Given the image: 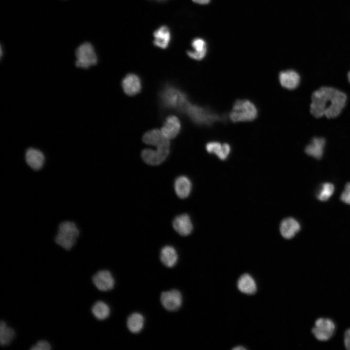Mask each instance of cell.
Segmentation results:
<instances>
[{"instance_id":"obj_1","label":"cell","mask_w":350,"mask_h":350,"mask_svg":"<svg viewBox=\"0 0 350 350\" xmlns=\"http://www.w3.org/2000/svg\"><path fill=\"white\" fill-rule=\"evenodd\" d=\"M311 100L310 112L314 117L334 118L344 107L347 96L334 88L323 86L313 92Z\"/></svg>"},{"instance_id":"obj_2","label":"cell","mask_w":350,"mask_h":350,"mask_svg":"<svg viewBox=\"0 0 350 350\" xmlns=\"http://www.w3.org/2000/svg\"><path fill=\"white\" fill-rule=\"evenodd\" d=\"M159 98L164 108L182 111L189 103L186 95L171 85H167L163 88L160 92Z\"/></svg>"},{"instance_id":"obj_3","label":"cell","mask_w":350,"mask_h":350,"mask_svg":"<svg viewBox=\"0 0 350 350\" xmlns=\"http://www.w3.org/2000/svg\"><path fill=\"white\" fill-rule=\"evenodd\" d=\"M257 115L258 109L252 102L240 99L234 103L229 118L234 122H246L253 121Z\"/></svg>"},{"instance_id":"obj_4","label":"cell","mask_w":350,"mask_h":350,"mask_svg":"<svg viewBox=\"0 0 350 350\" xmlns=\"http://www.w3.org/2000/svg\"><path fill=\"white\" fill-rule=\"evenodd\" d=\"M79 234V230L73 222L64 221L58 226L55 242L63 248L69 250L75 245Z\"/></svg>"},{"instance_id":"obj_5","label":"cell","mask_w":350,"mask_h":350,"mask_svg":"<svg viewBox=\"0 0 350 350\" xmlns=\"http://www.w3.org/2000/svg\"><path fill=\"white\" fill-rule=\"evenodd\" d=\"M183 112L186 113L194 123L200 125H210L222 119L221 116L210 109L192 105L190 102Z\"/></svg>"},{"instance_id":"obj_6","label":"cell","mask_w":350,"mask_h":350,"mask_svg":"<svg viewBox=\"0 0 350 350\" xmlns=\"http://www.w3.org/2000/svg\"><path fill=\"white\" fill-rule=\"evenodd\" d=\"M75 66L83 69H88L96 65L98 57L93 44L89 41L81 43L75 50Z\"/></svg>"},{"instance_id":"obj_7","label":"cell","mask_w":350,"mask_h":350,"mask_svg":"<svg viewBox=\"0 0 350 350\" xmlns=\"http://www.w3.org/2000/svg\"><path fill=\"white\" fill-rule=\"evenodd\" d=\"M335 328V323L332 319L320 317L316 320L312 332L318 340L325 341L332 336Z\"/></svg>"},{"instance_id":"obj_8","label":"cell","mask_w":350,"mask_h":350,"mask_svg":"<svg viewBox=\"0 0 350 350\" xmlns=\"http://www.w3.org/2000/svg\"><path fill=\"white\" fill-rule=\"evenodd\" d=\"M170 141L157 147L156 150L145 149L141 152V158L147 164L158 165L163 162L170 153Z\"/></svg>"},{"instance_id":"obj_9","label":"cell","mask_w":350,"mask_h":350,"mask_svg":"<svg viewBox=\"0 0 350 350\" xmlns=\"http://www.w3.org/2000/svg\"><path fill=\"white\" fill-rule=\"evenodd\" d=\"M160 302L166 310L176 311L182 305V296L181 293L176 289L163 292L160 295Z\"/></svg>"},{"instance_id":"obj_10","label":"cell","mask_w":350,"mask_h":350,"mask_svg":"<svg viewBox=\"0 0 350 350\" xmlns=\"http://www.w3.org/2000/svg\"><path fill=\"white\" fill-rule=\"evenodd\" d=\"M92 281L99 290L103 292L111 290L115 284L112 275L106 270H100L96 273L92 277Z\"/></svg>"},{"instance_id":"obj_11","label":"cell","mask_w":350,"mask_h":350,"mask_svg":"<svg viewBox=\"0 0 350 350\" xmlns=\"http://www.w3.org/2000/svg\"><path fill=\"white\" fill-rule=\"evenodd\" d=\"M180 129L181 123L178 118L174 115H170L166 118L160 130L163 135L169 140L175 138Z\"/></svg>"},{"instance_id":"obj_12","label":"cell","mask_w":350,"mask_h":350,"mask_svg":"<svg viewBox=\"0 0 350 350\" xmlns=\"http://www.w3.org/2000/svg\"><path fill=\"white\" fill-rule=\"evenodd\" d=\"M122 86L124 93L129 96L139 93L141 89V83L139 77L136 74H127L122 81Z\"/></svg>"},{"instance_id":"obj_13","label":"cell","mask_w":350,"mask_h":350,"mask_svg":"<svg viewBox=\"0 0 350 350\" xmlns=\"http://www.w3.org/2000/svg\"><path fill=\"white\" fill-rule=\"evenodd\" d=\"M280 84L288 89H294L300 83V77L298 72L293 70L281 71L279 75Z\"/></svg>"},{"instance_id":"obj_14","label":"cell","mask_w":350,"mask_h":350,"mask_svg":"<svg viewBox=\"0 0 350 350\" xmlns=\"http://www.w3.org/2000/svg\"><path fill=\"white\" fill-rule=\"evenodd\" d=\"M25 158L27 165L35 171L41 169L45 161L43 153L39 150L34 148H29L26 150Z\"/></svg>"},{"instance_id":"obj_15","label":"cell","mask_w":350,"mask_h":350,"mask_svg":"<svg viewBox=\"0 0 350 350\" xmlns=\"http://www.w3.org/2000/svg\"><path fill=\"white\" fill-rule=\"evenodd\" d=\"M173 226L178 234L183 236L189 235L193 228L191 220L187 214L176 216L173 220Z\"/></svg>"},{"instance_id":"obj_16","label":"cell","mask_w":350,"mask_h":350,"mask_svg":"<svg viewBox=\"0 0 350 350\" xmlns=\"http://www.w3.org/2000/svg\"><path fill=\"white\" fill-rule=\"evenodd\" d=\"M280 232L282 236L287 239L293 238L300 229L299 223L293 217L283 219L280 225Z\"/></svg>"},{"instance_id":"obj_17","label":"cell","mask_w":350,"mask_h":350,"mask_svg":"<svg viewBox=\"0 0 350 350\" xmlns=\"http://www.w3.org/2000/svg\"><path fill=\"white\" fill-rule=\"evenodd\" d=\"M326 140L323 137H314L305 149V153L309 156L320 159L323 154Z\"/></svg>"},{"instance_id":"obj_18","label":"cell","mask_w":350,"mask_h":350,"mask_svg":"<svg viewBox=\"0 0 350 350\" xmlns=\"http://www.w3.org/2000/svg\"><path fill=\"white\" fill-rule=\"evenodd\" d=\"M191 46L193 50L187 51V55L190 58L201 60L205 57L207 52V44L203 39L199 37L194 38L191 42Z\"/></svg>"},{"instance_id":"obj_19","label":"cell","mask_w":350,"mask_h":350,"mask_svg":"<svg viewBox=\"0 0 350 350\" xmlns=\"http://www.w3.org/2000/svg\"><path fill=\"white\" fill-rule=\"evenodd\" d=\"M153 36L155 46L161 49H165L168 46L171 40V32L167 26L160 27L155 31Z\"/></svg>"},{"instance_id":"obj_20","label":"cell","mask_w":350,"mask_h":350,"mask_svg":"<svg viewBox=\"0 0 350 350\" xmlns=\"http://www.w3.org/2000/svg\"><path fill=\"white\" fill-rule=\"evenodd\" d=\"M206 149L210 154H214L220 159H226L230 152V145L226 143L221 144L218 141H210L207 143Z\"/></svg>"},{"instance_id":"obj_21","label":"cell","mask_w":350,"mask_h":350,"mask_svg":"<svg viewBox=\"0 0 350 350\" xmlns=\"http://www.w3.org/2000/svg\"><path fill=\"white\" fill-rule=\"evenodd\" d=\"M143 142L149 145L159 146L169 142L161 130L154 129L145 133L142 138Z\"/></svg>"},{"instance_id":"obj_22","label":"cell","mask_w":350,"mask_h":350,"mask_svg":"<svg viewBox=\"0 0 350 350\" xmlns=\"http://www.w3.org/2000/svg\"><path fill=\"white\" fill-rule=\"evenodd\" d=\"M237 287L240 292L247 295H253L257 291V284L253 277L244 274L239 279Z\"/></svg>"},{"instance_id":"obj_23","label":"cell","mask_w":350,"mask_h":350,"mask_svg":"<svg viewBox=\"0 0 350 350\" xmlns=\"http://www.w3.org/2000/svg\"><path fill=\"white\" fill-rule=\"evenodd\" d=\"M160 259L165 266L172 268L176 264L177 262L178 254L173 246L166 245L161 249Z\"/></svg>"},{"instance_id":"obj_24","label":"cell","mask_w":350,"mask_h":350,"mask_svg":"<svg viewBox=\"0 0 350 350\" xmlns=\"http://www.w3.org/2000/svg\"><path fill=\"white\" fill-rule=\"evenodd\" d=\"M174 186L177 195L179 198L184 199L189 195L191 191L192 183L187 176L181 175L176 178Z\"/></svg>"},{"instance_id":"obj_25","label":"cell","mask_w":350,"mask_h":350,"mask_svg":"<svg viewBox=\"0 0 350 350\" xmlns=\"http://www.w3.org/2000/svg\"><path fill=\"white\" fill-rule=\"evenodd\" d=\"M144 318L138 313H134L129 316L126 324L129 331L133 333H139L144 326Z\"/></svg>"},{"instance_id":"obj_26","label":"cell","mask_w":350,"mask_h":350,"mask_svg":"<svg viewBox=\"0 0 350 350\" xmlns=\"http://www.w3.org/2000/svg\"><path fill=\"white\" fill-rule=\"evenodd\" d=\"M110 310L105 302L99 300L95 302L91 307V313L98 320H103L106 319L109 315Z\"/></svg>"},{"instance_id":"obj_27","label":"cell","mask_w":350,"mask_h":350,"mask_svg":"<svg viewBox=\"0 0 350 350\" xmlns=\"http://www.w3.org/2000/svg\"><path fill=\"white\" fill-rule=\"evenodd\" d=\"M15 330L7 325L4 321L0 323V343L1 346L9 345L15 337Z\"/></svg>"},{"instance_id":"obj_28","label":"cell","mask_w":350,"mask_h":350,"mask_svg":"<svg viewBox=\"0 0 350 350\" xmlns=\"http://www.w3.org/2000/svg\"><path fill=\"white\" fill-rule=\"evenodd\" d=\"M334 191V186L332 183H323L316 192V197L321 201H326L332 195Z\"/></svg>"},{"instance_id":"obj_29","label":"cell","mask_w":350,"mask_h":350,"mask_svg":"<svg viewBox=\"0 0 350 350\" xmlns=\"http://www.w3.org/2000/svg\"><path fill=\"white\" fill-rule=\"evenodd\" d=\"M32 350H50L51 349V344L46 340L38 341L30 349Z\"/></svg>"},{"instance_id":"obj_30","label":"cell","mask_w":350,"mask_h":350,"mask_svg":"<svg viewBox=\"0 0 350 350\" xmlns=\"http://www.w3.org/2000/svg\"><path fill=\"white\" fill-rule=\"evenodd\" d=\"M340 199L343 202L350 205V182L347 183L342 193Z\"/></svg>"},{"instance_id":"obj_31","label":"cell","mask_w":350,"mask_h":350,"mask_svg":"<svg viewBox=\"0 0 350 350\" xmlns=\"http://www.w3.org/2000/svg\"><path fill=\"white\" fill-rule=\"evenodd\" d=\"M344 342L346 348L350 350V328L345 331Z\"/></svg>"},{"instance_id":"obj_32","label":"cell","mask_w":350,"mask_h":350,"mask_svg":"<svg viewBox=\"0 0 350 350\" xmlns=\"http://www.w3.org/2000/svg\"><path fill=\"white\" fill-rule=\"evenodd\" d=\"M193 2L200 4H208L210 0H192Z\"/></svg>"},{"instance_id":"obj_33","label":"cell","mask_w":350,"mask_h":350,"mask_svg":"<svg viewBox=\"0 0 350 350\" xmlns=\"http://www.w3.org/2000/svg\"><path fill=\"white\" fill-rule=\"evenodd\" d=\"M232 350H245L246 349L243 346H236L235 348H233Z\"/></svg>"},{"instance_id":"obj_34","label":"cell","mask_w":350,"mask_h":350,"mask_svg":"<svg viewBox=\"0 0 350 350\" xmlns=\"http://www.w3.org/2000/svg\"><path fill=\"white\" fill-rule=\"evenodd\" d=\"M347 76H348V78L349 81L350 83V71H349L348 72V74H347Z\"/></svg>"},{"instance_id":"obj_35","label":"cell","mask_w":350,"mask_h":350,"mask_svg":"<svg viewBox=\"0 0 350 350\" xmlns=\"http://www.w3.org/2000/svg\"><path fill=\"white\" fill-rule=\"evenodd\" d=\"M157 0V1H165V0Z\"/></svg>"}]
</instances>
